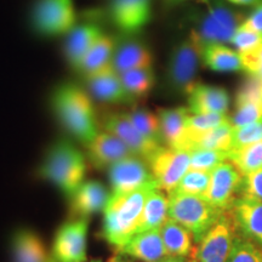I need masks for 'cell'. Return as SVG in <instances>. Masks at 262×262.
I'll use <instances>...</instances> for the list:
<instances>
[{
    "label": "cell",
    "instance_id": "1",
    "mask_svg": "<svg viewBox=\"0 0 262 262\" xmlns=\"http://www.w3.org/2000/svg\"><path fill=\"white\" fill-rule=\"evenodd\" d=\"M157 188V182H152L134 192L110 196L102 229V238L107 243L119 250L136 233L147 198Z\"/></svg>",
    "mask_w": 262,
    "mask_h": 262
},
{
    "label": "cell",
    "instance_id": "2",
    "mask_svg": "<svg viewBox=\"0 0 262 262\" xmlns=\"http://www.w3.org/2000/svg\"><path fill=\"white\" fill-rule=\"evenodd\" d=\"M52 108L66 129L88 146L100 130L90 97L78 85H60L51 98Z\"/></svg>",
    "mask_w": 262,
    "mask_h": 262
},
{
    "label": "cell",
    "instance_id": "3",
    "mask_svg": "<svg viewBox=\"0 0 262 262\" xmlns=\"http://www.w3.org/2000/svg\"><path fill=\"white\" fill-rule=\"evenodd\" d=\"M39 173L57 186L66 195L71 196L84 182L86 173L85 157L80 149L68 141H57L48 150Z\"/></svg>",
    "mask_w": 262,
    "mask_h": 262
},
{
    "label": "cell",
    "instance_id": "4",
    "mask_svg": "<svg viewBox=\"0 0 262 262\" xmlns=\"http://www.w3.org/2000/svg\"><path fill=\"white\" fill-rule=\"evenodd\" d=\"M168 199L169 219L187 228L196 244L226 212L199 195L169 193Z\"/></svg>",
    "mask_w": 262,
    "mask_h": 262
},
{
    "label": "cell",
    "instance_id": "5",
    "mask_svg": "<svg viewBox=\"0 0 262 262\" xmlns=\"http://www.w3.org/2000/svg\"><path fill=\"white\" fill-rule=\"evenodd\" d=\"M202 52L203 47L192 32L173 48L166 70V80L175 93L188 95L196 84L199 66L203 61Z\"/></svg>",
    "mask_w": 262,
    "mask_h": 262
},
{
    "label": "cell",
    "instance_id": "6",
    "mask_svg": "<svg viewBox=\"0 0 262 262\" xmlns=\"http://www.w3.org/2000/svg\"><path fill=\"white\" fill-rule=\"evenodd\" d=\"M206 11L192 33L203 48L210 44H229L242 22V16L221 0H205Z\"/></svg>",
    "mask_w": 262,
    "mask_h": 262
},
{
    "label": "cell",
    "instance_id": "7",
    "mask_svg": "<svg viewBox=\"0 0 262 262\" xmlns=\"http://www.w3.org/2000/svg\"><path fill=\"white\" fill-rule=\"evenodd\" d=\"M35 31L48 37L68 34L77 26L73 0H38L32 12Z\"/></svg>",
    "mask_w": 262,
    "mask_h": 262
},
{
    "label": "cell",
    "instance_id": "8",
    "mask_svg": "<svg viewBox=\"0 0 262 262\" xmlns=\"http://www.w3.org/2000/svg\"><path fill=\"white\" fill-rule=\"evenodd\" d=\"M244 175L229 160L210 172V182L203 198L222 211H229L241 196Z\"/></svg>",
    "mask_w": 262,
    "mask_h": 262
},
{
    "label": "cell",
    "instance_id": "9",
    "mask_svg": "<svg viewBox=\"0 0 262 262\" xmlns=\"http://www.w3.org/2000/svg\"><path fill=\"white\" fill-rule=\"evenodd\" d=\"M89 219H73L57 229L52 244L54 262L86 261V238Z\"/></svg>",
    "mask_w": 262,
    "mask_h": 262
},
{
    "label": "cell",
    "instance_id": "10",
    "mask_svg": "<svg viewBox=\"0 0 262 262\" xmlns=\"http://www.w3.org/2000/svg\"><path fill=\"white\" fill-rule=\"evenodd\" d=\"M234 237L233 221L226 211L199 242L191 257L196 262H227Z\"/></svg>",
    "mask_w": 262,
    "mask_h": 262
},
{
    "label": "cell",
    "instance_id": "11",
    "mask_svg": "<svg viewBox=\"0 0 262 262\" xmlns=\"http://www.w3.org/2000/svg\"><path fill=\"white\" fill-rule=\"evenodd\" d=\"M158 188L170 193L189 170V153L162 146L147 160Z\"/></svg>",
    "mask_w": 262,
    "mask_h": 262
},
{
    "label": "cell",
    "instance_id": "12",
    "mask_svg": "<svg viewBox=\"0 0 262 262\" xmlns=\"http://www.w3.org/2000/svg\"><path fill=\"white\" fill-rule=\"evenodd\" d=\"M108 175L112 186L111 195L125 194L156 182L146 160L136 156L127 157L111 165Z\"/></svg>",
    "mask_w": 262,
    "mask_h": 262
},
{
    "label": "cell",
    "instance_id": "13",
    "mask_svg": "<svg viewBox=\"0 0 262 262\" xmlns=\"http://www.w3.org/2000/svg\"><path fill=\"white\" fill-rule=\"evenodd\" d=\"M103 127L108 133L122 140L134 156L140 157L146 162L163 146L140 133L130 122L126 113L110 114L104 119Z\"/></svg>",
    "mask_w": 262,
    "mask_h": 262
},
{
    "label": "cell",
    "instance_id": "14",
    "mask_svg": "<svg viewBox=\"0 0 262 262\" xmlns=\"http://www.w3.org/2000/svg\"><path fill=\"white\" fill-rule=\"evenodd\" d=\"M228 212L235 234L262 249V202L239 196Z\"/></svg>",
    "mask_w": 262,
    "mask_h": 262
},
{
    "label": "cell",
    "instance_id": "15",
    "mask_svg": "<svg viewBox=\"0 0 262 262\" xmlns=\"http://www.w3.org/2000/svg\"><path fill=\"white\" fill-rule=\"evenodd\" d=\"M85 77L90 91L100 101L110 103H127L133 100V96L124 86L120 74L114 70L112 63Z\"/></svg>",
    "mask_w": 262,
    "mask_h": 262
},
{
    "label": "cell",
    "instance_id": "16",
    "mask_svg": "<svg viewBox=\"0 0 262 262\" xmlns=\"http://www.w3.org/2000/svg\"><path fill=\"white\" fill-rule=\"evenodd\" d=\"M110 196L102 183L84 181L70 196L71 216L73 219H88L90 215L104 211Z\"/></svg>",
    "mask_w": 262,
    "mask_h": 262
},
{
    "label": "cell",
    "instance_id": "17",
    "mask_svg": "<svg viewBox=\"0 0 262 262\" xmlns=\"http://www.w3.org/2000/svg\"><path fill=\"white\" fill-rule=\"evenodd\" d=\"M112 19L120 31L135 33L143 28L150 16V0H112Z\"/></svg>",
    "mask_w": 262,
    "mask_h": 262
},
{
    "label": "cell",
    "instance_id": "18",
    "mask_svg": "<svg viewBox=\"0 0 262 262\" xmlns=\"http://www.w3.org/2000/svg\"><path fill=\"white\" fill-rule=\"evenodd\" d=\"M188 108H162L158 110L160 131H162L163 142L170 148L186 150L187 142V119L189 117Z\"/></svg>",
    "mask_w": 262,
    "mask_h": 262
},
{
    "label": "cell",
    "instance_id": "19",
    "mask_svg": "<svg viewBox=\"0 0 262 262\" xmlns=\"http://www.w3.org/2000/svg\"><path fill=\"white\" fill-rule=\"evenodd\" d=\"M117 251L145 262H156L168 256L159 228L134 234L125 245Z\"/></svg>",
    "mask_w": 262,
    "mask_h": 262
},
{
    "label": "cell",
    "instance_id": "20",
    "mask_svg": "<svg viewBox=\"0 0 262 262\" xmlns=\"http://www.w3.org/2000/svg\"><path fill=\"white\" fill-rule=\"evenodd\" d=\"M89 157L97 168H110L119 160L134 156L127 146L116 135L104 130L86 146Z\"/></svg>",
    "mask_w": 262,
    "mask_h": 262
},
{
    "label": "cell",
    "instance_id": "21",
    "mask_svg": "<svg viewBox=\"0 0 262 262\" xmlns=\"http://www.w3.org/2000/svg\"><path fill=\"white\" fill-rule=\"evenodd\" d=\"M187 96L191 114H227L229 95L222 88L196 83Z\"/></svg>",
    "mask_w": 262,
    "mask_h": 262
},
{
    "label": "cell",
    "instance_id": "22",
    "mask_svg": "<svg viewBox=\"0 0 262 262\" xmlns=\"http://www.w3.org/2000/svg\"><path fill=\"white\" fill-rule=\"evenodd\" d=\"M103 35L102 29L100 26L95 24H83L75 26L68 33L67 44H66V56L74 70H78L86 56V54L91 50V48L96 44V41Z\"/></svg>",
    "mask_w": 262,
    "mask_h": 262
},
{
    "label": "cell",
    "instance_id": "23",
    "mask_svg": "<svg viewBox=\"0 0 262 262\" xmlns=\"http://www.w3.org/2000/svg\"><path fill=\"white\" fill-rule=\"evenodd\" d=\"M153 57L149 49L139 40H126L117 45L112 66L118 73L152 67Z\"/></svg>",
    "mask_w": 262,
    "mask_h": 262
},
{
    "label": "cell",
    "instance_id": "24",
    "mask_svg": "<svg viewBox=\"0 0 262 262\" xmlns=\"http://www.w3.org/2000/svg\"><path fill=\"white\" fill-rule=\"evenodd\" d=\"M12 255L14 262H54L39 235L29 229H19L15 233Z\"/></svg>",
    "mask_w": 262,
    "mask_h": 262
},
{
    "label": "cell",
    "instance_id": "25",
    "mask_svg": "<svg viewBox=\"0 0 262 262\" xmlns=\"http://www.w3.org/2000/svg\"><path fill=\"white\" fill-rule=\"evenodd\" d=\"M160 234L164 247L166 249L168 256L191 257L194 247H193V235L187 228L183 227L179 222L169 219L160 227Z\"/></svg>",
    "mask_w": 262,
    "mask_h": 262
},
{
    "label": "cell",
    "instance_id": "26",
    "mask_svg": "<svg viewBox=\"0 0 262 262\" xmlns=\"http://www.w3.org/2000/svg\"><path fill=\"white\" fill-rule=\"evenodd\" d=\"M231 120L214 129L199 134H189L187 131V142L186 152H192L194 149H215L227 150L231 149Z\"/></svg>",
    "mask_w": 262,
    "mask_h": 262
},
{
    "label": "cell",
    "instance_id": "27",
    "mask_svg": "<svg viewBox=\"0 0 262 262\" xmlns=\"http://www.w3.org/2000/svg\"><path fill=\"white\" fill-rule=\"evenodd\" d=\"M168 195L164 194L162 189H155V191L150 193L148 198H147L142 215H141L139 226H137L136 233L148 231V229H160V227L164 225V222L168 220Z\"/></svg>",
    "mask_w": 262,
    "mask_h": 262
},
{
    "label": "cell",
    "instance_id": "28",
    "mask_svg": "<svg viewBox=\"0 0 262 262\" xmlns=\"http://www.w3.org/2000/svg\"><path fill=\"white\" fill-rule=\"evenodd\" d=\"M203 62L206 67L215 72L243 71L241 55L225 44H210L203 48Z\"/></svg>",
    "mask_w": 262,
    "mask_h": 262
},
{
    "label": "cell",
    "instance_id": "29",
    "mask_svg": "<svg viewBox=\"0 0 262 262\" xmlns=\"http://www.w3.org/2000/svg\"><path fill=\"white\" fill-rule=\"evenodd\" d=\"M116 48V41L108 35L103 34L96 41V44L91 48V50L88 52L84 60L81 61L78 71L83 72L85 75H88L111 64Z\"/></svg>",
    "mask_w": 262,
    "mask_h": 262
},
{
    "label": "cell",
    "instance_id": "30",
    "mask_svg": "<svg viewBox=\"0 0 262 262\" xmlns=\"http://www.w3.org/2000/svg\"><path fill=\"white\" fill-rule=\"evenodd\" d=\"M228 160L243 175L262 169V140L239 149L229 150Z\"/></svg>",
    "mask_w": 262,
    "mask_h": 262
},
{
    "label": "cell",
    "instance_id": "31",
    "mask_svg": "<svg viewBox=\"0 0 262 262\" xmlns=\"http://www.w3.org/2000/svg\"><path fill=\"white\" fill-rule=\"evenodd\" d=\"M120 78L126 91L133 97L145 96L155 85V73L152 67L124 72L120 73Z\"/></svg>",
    "mask_w": 262,
    "mask_h": 262
},
{
    "label": "cell",
    "instance_id": "32",
    "mask_svg": "<svg viewBox=\"0 0 262 262\" xmlns=\"http://www.w3.org/2000/svg\"><path fill=\"white\" fill-rule=\"evenodd\" d=\"M126 116L140 133L162 145L163 137L158 116L149 111L143 110V108H136V110L130 111L129 113H126Z\"/></svg>",
    "mask_w": 262,
    "mask_h": 262
},
{
    "label": "cell",
    "instance_id": "33",
    "mask_svg": "<svg viewBox=\"0 0 262 262\" xmlns=\"http://www.w3.org/2000/svg\"><path fill=\"white\" fill-rule=\"evenodd\" d=\"M209 182H210V172L189 169L170 193L203 196L209 187Z\"/></svg>",
    "mask_w": 262,
    "mask_h": 262
},
{
    "label": "cell",
    "instance_id": "34",
    "mask_svg": "<svg viewBox=\"0 0 262 262\" xmlns=\"http://www.w3.org/2000/svg\"><path fill=\"white\" fill-rule=\"evenodd\" d=\"M227 160V150L194 149L189 152V169L211 172L216 166Z\"/></svg>",
    "mask_w": 262,
    "mask_h": 262
},
{
    "label": "cell",
    "instance_id": "35",
    "mask_svg": "<svg viewBox=\"0 0 262 262\" xmlns=\"http://www.w3.org/2000/svg\"><path fill=\"white\" fill-rule=\"evenodd\" d=\"M235 112L229 118L232 126H243L262 122V101L250 100L235 102Z\"/></svg>",
    "mask_w": 262,
    "mask_h": 262
},
{
    "label": "cell",
    "instance_id": "36",
    "mask_svg": "<svg viewBox=\"0 0 262 262\" xmlns=\"http://www.w3.org/2000/svg\"><path fill=\"white\" fill-rule=\"evenodd\" d=\"M227 262H262V249L235 234Z\"/></svg>",
    "mask_w": 262,
    "mask_h": 262
},
{
    "label": "cell",
    "instance_id": "37",
    "mask_svg": "<svg viewBox=\"0 0 262 262\" xmlns=\"http://www.w3.org/2000/svg\"><path fill=\"white\" fill-rule=\"evenodd\" d=\"M262 140V122L233 126L231 133V149H239Z\"/></svg>",
    "mask_w": 262,
    "mask_h": 262
},
{
    "label": "cell",
    "instance_id": "38",
    "mask_svg": "<svg viewBox=\"0 0 262 262\" xmlns=\"http://www.w3.org/2000/svg\"><path fill=\"white\" fill-rule=\"evenodd\" d=\"M229 122L227 114H189L187 119V131L189 134H199L211 130Z\"/></svg>",
    "mask_w": 262,
    "mask_h": 262
},
{
    "label": "cell",
    "instance_id": "39",
    "mask_svg": "<svg viewBox=\"0 0 262 262\" xmlns=\"http://www.w3.org/2000/svg\"><path fill=\"white\" fill-rule=\"evenodd\" d=\"M229 44L233 45L239 54H244L260 47L262 44V34L242 24L235 31Z\"/></svg>",
    "mask_w": 262,
    "mask_h": 262
},
{
    "label": "cell",
    "instance_id": "40",
    "mask_svg": "<svg viewBox=\"0 0 262 262\" xmlns=\"http://www.w3.org/2000/svg\"><path fill=\"white\" fill-rule=\"evenodd\" d=\"M241 196L262 202V169L244 175Z\"/></svg>",
    "mask_w": 262,
    "mask_h": 262
},
{
    "label": "cell",
    "instance_id": "41",
    "mask_svg": "<svg viewBox=\"0 0 262 262\" xmlns=\"http://www.w3.org/2000/svg\"><path fill=\"white\" fill-rule=\"evenodd\" d=\"M239 55L243 63V71L251 77L262 79V44L254 50Z\"/></svg>",
    "mask_w": 262,
    "mask_h": 262
},
{
    "label": "cell",
    "instance_id": "42",
    "mask_svg": "<svg viewBox=\"0 0 262 262\" xmlns=\"http://www.w3.org/2000/svg\"><path fill=\"white\" fill-rule=\"evenodd\" d=\"M245 26L262 34V4L257 5L249 17L243 21Z\"/></svg>",
    "mask_w": 262,
    "mask_h": 262
},
{
    "label": "cell",
    "instance_id": "43",
    "mask_svg": "<svg viewBox=\"0 0 262 262\" xmlns=\"http://www.w3.org/2000/svg\"><path fill=\"white\" fill-rule=\"evenodd\" d=\"M227 2L231 4L242 6H257L262 4V0H227Z\"/></svg>",
    "mask_w": 262,
    "mask_h": 262
},
{
    "label": "cell",
    "instance_id": "44",
    "mask_svg": "<svg viewBox=\"0 0 262 262\" xmlns=\"http://www.w3.org/2000/svg\"><path fill=\"white\" fill-rule=\"evenodd\" d=\"M107 262H131L129 258H127L126 255H124L122 253H119V251H117V254H114L108 258Z\"/></svg>",
    "mask_w": 262,
    "mask_h": 262
},
{
    "label": "cell",
    "instance_id": "45",
    "mask_svg": "<svg viewBox=\"0 0 262 262\" xmlns=\"http://www.w3.org/2000/svg\"><path fill=\"white\" fill-rule=\"evenodd\" d=\"M191 257H181V256H166L162 260L156 262H189Z\"/></svg>",
    "mask_w": 262,
    "mask_h": 262
},
{
    "label": "cell",
    "instance_id": "46",
    "mask_svg": "<svg viewBox=\"0 0 262 262\" xmlns=\"http://www.w3.org/2000/svg\"><path fill=\"white\" fill-rule=\"evenodd\" d=\"M90 262H102L100 260V258H96V260H93V261H90Z\"/></svg>",
    "mask_w": 262,
    "mask_h": 262
},
{
    "label": "cell",
    "instance_id": "47",
    "mask_svg": "<svg viewBox=\"0 0 262 262\" xmlns=\"http://www.w3.org/2000/svg\"><path fill=\"white\" fill-rule=\"evenodd\" d=\"M189 262H196V261L194 260V258H192V257H191V260H189Z\"/></svg>",
    "mask_w": 262,
    "mask_h": 262
}]
</instances>
